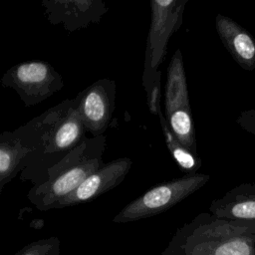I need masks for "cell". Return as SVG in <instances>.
I'll return each mask as SVG.
<instances>
[{"mask_svg":"<svg viewBox=\"0 0 255 255\" xmlns=\"http://www.w3.org/2000/svg\"><path fill=\"white\" fill-rule=\"evenodd\" d=\"M132 165L128 157L114 159L89 175L73 192L61 200L55 208H64L96 199L103 193L118 186Z\"/></svg>","mask_w":255,"mask_h":255,"instance_id":"cell-10","label":"cell"},{"mask_svg":"<svg viewBox=\"0 0 255 255\" xmlns=\"http://www.w3.org/2000/svg\"><path fill=\"white\" fill-rule=\"evenodd\" d=\"M106 145L105 134L86 136L76 148L48 170L44 182L30 188L27 194L29 201L41 211L55 209L61 200L105 164L103 153Z\"/></svg>","mask_w":255,"mask_h":255,"instance_id":"cell-3","label":"cell"},{"mask_svg":"<svg viewBox=\"0 0 255 255\" xmlns=\"http://www.w3.org/2000/svg\"><path fill=\"white\" fill-rule=\"evenodd\" d=\"M164 118L174 136L189 151L197 154L183 56L180 49L172 55L164 86Z\"/></svg>","mask_w":255,"mask_h":255,"instance_id":"cell-5","label":"cell"},{"mask_svg":"<svg viewBox=\"0 0 255 255\" xmlns=\"http://www.w3.org/2000/svg\"><path fill=\"white\" fill-rule=\"evenodd\" d=\"M209 212L218 218L255 221V183H241L214 199Z\"/></svg>","mask_w":255,"mask_h":255,"instance_id":"cell-12","label":"cell"},{"mask_svg":"<svg viewBox=\"0 0 255 255\" xmlns=\"http://www.w3.org/2000/svg\"><path fill=\"white\" fill-rule=\"evenodd\" d=\"M187 2L188 0L150 1V24L141 79L146 94V104L152 115L157 116L158 110L161 109L159 67L165 58L169 39L182 25Z\"/></svg>","mask_w":255,"mask_h":255,"instance_id":"cell-4","label":"cell"},{"mask_svg":"<svg viewBox=\"0 0 255 255\" xmlns=\"http://www.w3.org/2000/svg\"><path fill=\"white\" fill-rule=\"evenodd\" d=\"M157 116L159 118V124L161 127V130L163 132V136L165 139L166 146L179 166V168L184 171L186 174L188 173H196L197 170L201 167V158L189 151L184 145L180 143V141L174 136L171 130L168 128L164 115L161 109L158 110Z\"/></svg>","mask_w":255,"mask_h":255,"instance_id":"cell-14","label":"cell"},{"mask_svg":"<svg viewBox=\"0 0 255 255\" xmlns=\"http://www.w3.org/2000/svg\"><path fill=\"white\" fill-rule=\"evenodd\" d=\"M236 123L241 128L255 136V110L241 112L236 119Z\"/></svg>","mask_w":255,"mask_h":255,"instance_id":"cell-16","label":"cell"},{"mask_svg":"<svg viewBox=\"0 0 255 255\" xmlns=\"http://www.w3.org/2000/svg\"><path fill=\"white\" fill-rule=\"evenodd\" d=\"M30 149L12 131L0 133V194L4 186L22 171Z\"/></svg>","mask_w":255,"mask_h":255,"instance_id":"cell-13","label":"cell"},{"mask_svg":"<svg viewBox=\"0 0 255 255\" xmlns=\"http://www.w3.org/2000/svg\"><path fill=\"white\" fill-rule=\"evenodd\" d=\"M161 255H255V221L199 213L175 230Z\"/></svg>","mask_w":255,"mask_h":255,"instance_id":"cell-2","label":"cell"},{"mask_svg":"<svg viewBox=\"0 0 255 255\" xmlns=\"http://www.w3.org/2000/svg\"><path fill=\"white\" fill-rule=\"evenodd\" d=\"M1 84L14 90L26 107L40 104L64 87L62 76L46 61L14 65L2 76Z\"/></svg>","mask_w":255,"mask_h":255,"instance_id":"cell-7","label":"cell"},{"mask_svg":"<svg viewBox=\"0 0 255 255\" xmlns=\"http://www.w3.org/2000/svg\"><path fill=\"white\" fill-rule=\"evenodd\" d=\"M215 28L221 43L233 60L245 71L255 69V39L240 24L218 13Z\"/></svg>","mask_w":255,"mask_h":255,"instance_id":"cell-11","label":"cell"},{"mask_svg":"<svg viewBox=\"0 0 255 255\" xmlns=\"http://www.w3.org/2000/svg\"><path fill=\"white\" fill-rule=\"evenodd\" d=\"M209 179L210 175L196 172L155 185L127 204L114 217L113 222H132L162 213L196 192Z\"/></svg>","mask_w":255,"mask_h":255,"instance_id":"cell-6","label":"cell"},{"mask_svg":"<svg viewBox=\"0 0 255 255\" xmlns=\"http://www.w3.org/2000/svg\"><path fill=\"white\" fill-rule=\"evenodd\" d=\"M45 15L53 25L75 32L100 22L109 8L101 0H44Z\"/></svg>","mask_w":255,"mask_h":255,"instance_id":"cell-9","label":"cell"},{"mask_svg":"<svg viewBox=\"0 0 255 255\" xmlns=\"http://www.w3.org/2000/svg\"><path fill=\"white\" fill-rule=\"evenodd\" d=\"M60 239L57 236H51L25 245L14 255H60Z\"/></svg>","mask_w":255,"mask_h":255,"instance_id":"cell-15","label":"cell"},{"mask_svg":"<svg viewBox=\"0 0 255 255\" xmlns=\"http://www.w3.org/2000/svg\"><path fill=\"white\" fill-rule=\"evenodd\" d=\"M13 132L30 149L20 178L32 186L44 182L48 170L87 136L76 97L48 109Z\"/></svg>","mask_w":255,"mask_h":255,"instance_id":"cell-1","label":"cell"},{"mask_svg":"<svg viewBox=\"0 0 255 255\" xmlns=\"http://www.w3.org/2000/svg\"><path fill=\"white\" fill-rule=\"evenodd\" d=\"M116 93L114 80L101 79L76 96L84 127L91 136L102 135L107 130L116 107Z\"/></svg>","mask_w":255,"mask_h":255,"instance_id":"cell-8","label":"cell"}]
</instances>
